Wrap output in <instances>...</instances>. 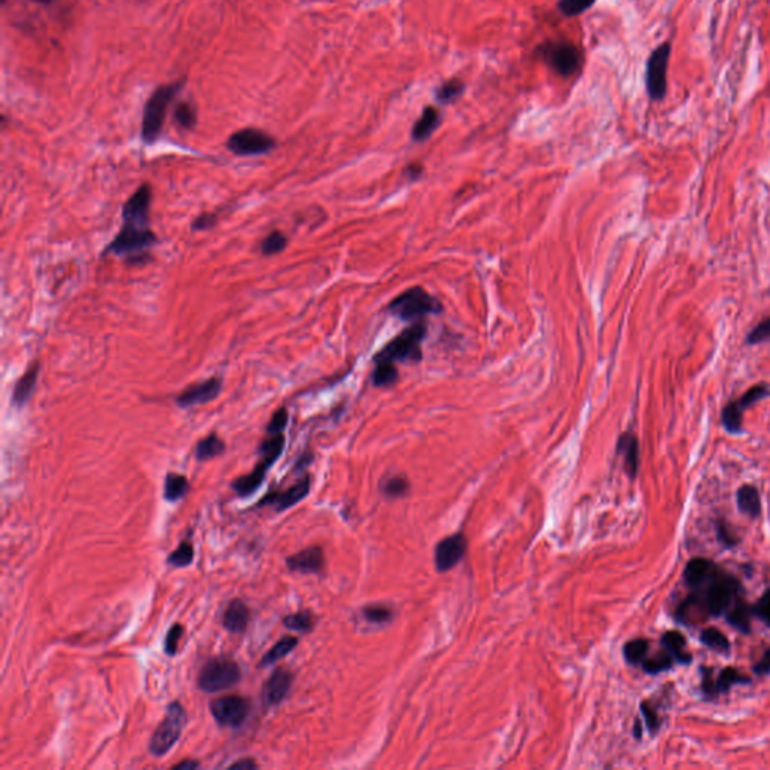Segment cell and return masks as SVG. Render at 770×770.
Returning <instances> with one entry per match:
<instances>
[{"label":"cell","instance_id":"6da1fadb","mask_svg":"<svg viewBox=\"0 0 770 770\" xmlns=\"http://www.w3.org/2000/svg\"><path fill=\"white\" fill-rule=\"evenodd\" d=\"M187 722V711L179 701L170 703L166 710V716L160 722L151 740H149V752L157 758L164 757L181 739V734L184 728H186Z\"/></svg>","mask_w":770,"mask_h":770},{"label":"cell","instance_id":"7a4b0ae2","mask_svg":"<svg viewBox=\"0 0 770 770\" xmlns=\"http://www.w3.org/2000/svg\"><path fill=\"white\" fill-rule=\"evenodd\" d=\"M536 53L551 70L565 78L577 74L584 61V54L577 45L565 40L545 41L539 45Z\"/></svg>","mask_w":770,"mask_h":770},{"label":"cell","instance_id":"3957f363","mask_svg":"<svg viewBox=\"0 0 770 770\" xmlns=\"http://www.w3.org/2000/svg\"><path fill=\"white\" fill-rule=\"evenodd\" d=\"M426 337V325L414 324L396 336L392 342L378 352L376 361H417L421 359V342Z\"/></svg>","mask_w":770,"mask_h":770},{"label":"cell","instance_id":"277c9868","mask_svg":"<svg viewBox=\"0 0 770 770\" xmlns=\"http://www.w3.org/2000/svg\"><path fill=\"white\" fill-rule=\"evenodd\" d=\"M241 680L239 665L229 658H212L206 662L198 677V686L206 694H215L231 689Z\"/></svg>","mask_w":770,"mask_h":770},{"label":"cell","instance_id":"5b68a950","mask_svg":"<svg viewBox=\"0 0 770 770\" xmlns=\"http://www.w3.org/2000/svg\"><path fill=\"white\" fill-rule=\"evenodd\" d=\"M155 243L157 236L148 227V224L124 222L122 229L107 247V251L116 256L134 258L137 255H143Z\"/></svg>","mask_w":770,"mask_h":770},{"label":"cell","instance_id":"8992f818","mask_svg":"<svg viewBox=\"0 0 770 770\" xmlns=\"http://www.w3.org/2000/svg\"><path fill=\"white\" fill-rule=\"evenodd\" d=\"M388 310L399 319L411 320L421 319L432 313H438L441 310V304L429 292L424 291L423 287H411V289L396 296L390 303Z\"/></svg>","mask_w":770,"mask_h":770},{"label":"cell","instance_id":"52a82bcc","mask_svg":"<svg viewBox=\"0 0 770 770\" xmlns=\"http://www.w3.org/2000/svg\"><path fill=\"white\" fill-rule=\"evenodd\" d=\"M179 90V85H167L154 92V95L148 100L143 113L142 136L143 140L152 143L162 133L163 124L166 119L167 107Z\"/></svg>","mask_w":770,"mask_h":770},{"label":"cell","instance_id":"ba28073f","mask_svg":"<svg viewBox=\"0 0 770 770\" xmlns=\"http://www.w3.org/2000/svg\"><path fill=\"white\" fill-rule=\"evenodd\" d=\"M671 52V42H662L649 56L646 65V90L651 101H662L666 97Z\"/></svg>","mask_w":770,"mask_h":770},{"label":"cell","instance_id":"9c48e42d","mask_svg":"<svg viewBox=\"0 0 770 770\" xmlns=\"http://www.w3.org/2000/svg\"><path fill=\"white\" fill-rule=\"evenodd\" d=\"M739 591L740 584L738 579L716 570L714 577L709 579V585L701 599L706 605L709 615H719L731 606Z\"/></svg>","mask_w":770,"mask_h":770},{"label":"cell","instance_id":"30bf717a","mask_svg":"<svg viewBox=\"0 0 770 770\" xmlns=\"http://www.w3.org/2000/svg\"><path fill=\"white\" fill-rule=\"evenodd\" d=\"M212 718L222 727H241L250 714V701L241 695H224L210 703Z\"/></svg>","mask_w":770,"mask_h":770},{"label":"cell","instance_id":"8fae6325","mask_svg":"<svg viewBox=\"0 0 770 770\" xmlns=\"http://www.w3.org/2000/svg\"><path fill=\"white\" fill-rule=\"evenodd\" d=\"M770 390L767 384H757L751 387L748 392L742 395L738 400H733L722 411V424L730 433H738L742 431L743 411L752 407L757 402L767 397Z\"/></svg>","mask_w":770,"mask_h":770},{"label":"cell","instance_id":"7c38bea8","mask_svg":"<svg viewBox=\"0 0 770 770\" xmlns=\"http://www.w3.org/2000/svg\"><path fill=\"white\" fill-rule=\"evenodd\" d=\"M275 146L271 136L256 128H246L236 131L227 140V148L236 155H260L267 154Z\"/></svg>","mask_w":770,"mask_h":770},{"label":"cell","instance_id":"4fadbf2b","mask_svg":"<svg viewBox=\"0 0 770 770\" xmlns=\"http://www.w3.org/2000/svg\"><path fill=\"white\" fill-rule=\"evenodd\" d=\"M308 492H310V476H306L300 481H298V483H295L291 488H287L284 491L270 492L267 497H263L259 501L258 505H259V507L271 505V507H274L275 512L280 513L283 510L294 507L295 504H298L301 500H304Z\"/></svg>","mask_w":770,"mask_h":770},{"label":"cell","instance_id":"5bb4252c","mask_svg":"<svg viewBox=\"0 0 770 770\" xmlns=\"http://www.w3.org/2000/svg\"><path fill=\"white\" fill-rule=\"evenodd\" d=\"M467 553V539L462 534H455L447 537L436 545L435 549V565L440 572H447L453 569L459 561L465 557Z\"/></svg>","mask_w":770,"mask_h":770},{"label":"cell","instance_id":"9a60e30c","mask_svg":"<svg viewBox=\"0 0 770 770\" xmlns=\"http://www.w3.org/2000/svg\"><path fill=\"white\" fill-rule=\"evenodd\" d=\"M294 683V674L280 666V668L274 670V673L268 677V680L263 683L262 687V699L263 704L267 707L279 706L282 701L289 694L291 687Z\"/></svg>","mask_w":770,"mask_h":770},{"label":"cell","instance_id":"2e32d148","mask_svg":"<svg viewBox=\"0 0 770 770\" xmlns=\"http://www.w3.org/2000/svg\"><path fill=\"white\" fill-rule=\"evenodd\" d=\"M220 392H222V379L214 376L199 384H194L188 387L187 390H184V392L176 397V404L184 408L203 405L214 400L218 395H220Z\"/></svg>","mask_w":770,"mask_h":770},{"label":"cell","instance_id":"e0dca14e","mask_svg":"<svg viewBox=\"0 0 770 770\" xmlns=\"http://www.w3.org/2000/svg\"><path fill=\"white\" fill-rule=\"evenodd\" d=\"M152 191L151 187L145 184L137 190L133 196L124 205L122 218L124 222L148 224L149 223V206H151Z\"/></svg>","mask_w":770,"mask_h":770},{"label":"cell","instance_id":"ac0fdd59","mask_svg":"<svg viewBox=\"0 0 770 770\" xmlns=\"http://www.w3.org/2000/svg\"><path fill=\"white\" fill-rule=\"evenodd\" d=\"M274 464H275L274 459L267 457V456H260V461L256 464L255 469H253L251 473H248L247 476L238 477L232 483V489L238 493L239 497H243V498H247V497L253 495V493H255L262 486L263 480H265L270 468Z\"/></svg>","mask_w":770,"mask_h":770},{"label":"cell","instance_id":"d6986e66","mask_svg":"<svg viewBox=\"0 0 770 770\" xmlns=\"http://www.w3.org/2000/svg\"><path fill=\"white\" fill-rule=\"evenodd\" d=\"M287 569L300 573H320L324 570V553L319 546L306 548L286 560Z\"/></svg>","mask_w":770,"mask_h":770},{"label":"cell","instance_id":"ffe728a7","mask_svg":"<svg viewBox=\"0 0 770 770\" xmlns=\"http://www.w3.org/2000/svg\"><path fill=\"white\" fill-rule=\"evenodd\" d=\"M250 622V609L239 599L232 601L227 605L223 614V626L231 634H243Z\"/></svg>","mask_w":770,"mask_h":770},{"label":"cell","instance_id":"44dd1931","mask_svg":"<svg viewBox=\"0 0 770 770\" xmlns=\"http://www.w3.org/2000/svg\"><path fill=\"white\" fill-rule=\"evenodd\" d=\"M716 572L714 563L706 558H694L686 565L685 569V582L691 589H698L701 585L709 582Z\"/></svg>","mask_w":770,"mask_h":770},{"label":"cell","instance_id":"7402d4cb","mask_svg":"<svg viewBox=\"0 0 770 770\" xmlns=\"http://www.w3.org/2000/svg\"><path fill=\"white\" fill-rule=\"evenodd\" d=\"M617 452L625 459V468L629 477L634 479L639 468V444L634 433H623L617 444Z\"/></svg>","mask_w":770,"mask_h":770},{"label":"cell","instance_id":"603a6c76","mask_svg":"<svg viewBox=\"0 0 770 770\" xmlns=\"http://www.w3.org/2000/svg\"><path fill=\"white\" fill-rule=\"evenodd\" d=\"M38 375H40V364L33 363L29 367V369L25 372V375L20 376V379H18L16 387H14V393H13L14 405H17V407L26 405V402L33 395V390H35V385H37V381H38Z\"/></svg>","mask_w":770,"mask_h":770},{"label":"cell","instance_id":"cb8c5ba5","mask_svg":"<svg viewBox=\"0 0 770 770\" xmlns=\"http://www.w3.org/2000/svg\"><path fill=\"white\" fill-rule=\"evenodd\" d=\"M441 122V114L435 107H426L423 110L420 119L412 128V139L416 142H424L432 136V133L438 128Z\"/></svg>","mask_w":770,"mask_h":770},{"label":"cell","instance_id":"d4e9b609","mask_svg":"<svg viewBox=\"0 0 770 770\" xmlns=\"http://www.w3.org/2000/svg\"><path fill=\"white\" fill-rule=\"evenodd\" d=\"M662 646L665 650H668L674 661L680 663H689L691 662V654L686 651V639L685 637L677 630H670L663 634L662 637Z\"/></svg>","mask_w":770,"mask_h":770},{"label":"cell","instance_id":"484cf974","mask_svg":"<svg viewBox=\"0 0 770 770\" xmlns=\"http://www.w3.org/2000/svg\"><path fill=\"white\" fill-rule=\"evenodd\" d=\"M190 491V481L186 476L169 473L164 480V500L169 503H178L187 495Z\"/></svg>","mask_w":770,"mask_h":770},{"label":"cell","instance_id":"4316f807","mask_svg":"<svg viewBox=\"0 0 770 770\" xmlns=\"http://www.w3.org/2000/svg\"><path fill=\"white\" fill-rule=\"evenodd\" d=\"M738 505L742 513L751 516V518H758V515L762 512V501L758 491L751 485L742 486L738 491Z\"/></svg>","mask_w":770,"mask_h":770},{"label":"cell","instance_id":"83f0119b","mask_svg":"<svg viewBox=\"0 0 770 770\" xmlns=\"http://www.w3.org/2000/svg\"><path fill=\"white\" fill-rule=\"evenodd\" d=\"M224 450H226L224 441L218 435L211 433L210 436H206V438H203V440H200L198 443L196 450H194V455H196L198 461L203 462V461H210V459H214L217 456L223 455Z\"/></svg>","mask_w":770,"mask_h":770},{"label":"cell","instance_id":"f1b7e54d","mask_svg":"<svg viewBox=\"0 0 770 770\" xmlns=\"http://www.w3.org/2000/svg\"><path fill=\"white\" fill-rule=\"evenodd\" d=\"M752 614H754V611H752L751 606H748L742 601H738L734 603L733 608H728L727 620H728V623L733 627L739 629L740 632H750Z\"/></svg>","mask_w":770,"mask_h":770},{"label":"cell","instance_id":"f546056e","mask_svg":"<svg viewBox=\"0 0 770 770\" xmlns=\"http://www.w3.org/2000/svg\"><path fill=\"white\" fill-rule=\"evenodd\" d=\"M296 646H298V638L289 637V635L283 637L279 642H275V644L268 650V653L265 654V656L262 658L259 666H268V665L279 662L280 659L287 656V654H289Z\"/></svg>","mask_w":770,"mask_h":770},{"label":"cell","instance_id":"4dcf8cb0","mask_svg":"<svg viewBox=\"0 0 770 770\" xmlns=\"http://www.w3.org/2000/svg\"><path fill=\"white\" fill-rule=\"evenodd\" d=\"M284 627L296 632H310L315 627V615L310 611H298L295 614H287L283 618Z\"/></svg>","mask_w":770,"mask_h":770},{"label":"cell","instance_id":"1f68e13d","mask_svg":"<svg viewBox=\"0 0 770 770\" xmlns=\"http://www.w3.org/2000/svg\"><path fill=\"white\" fill-rule=\"evenodd\" d=\"M464 90H465V85L462 80L452 78L436 90V100H438V102H443V104H452V102L461 98Z\"/></svg>","mask_w":770,"mask_h":770},{"label":"cell","instance_id":"d6a6232c","mask_svg":"<svg viewBox=\"0 0 770 770\" xmlns=\"http://www.w3.org/2000/svg\"><path fill=\"white\" fill-rule=\"evenodd\" d=\"M673 663H674L673 654L668 650H662L656 654H653V656L644 659V662H642V668H644V671L649 674H658L661 671L670 670Z\"/></svg>","mask_w":770,"mask_h":770},{"label":"cell","instance_id":"836d02e7","mask_svg":"<svg viewBox=\"0 0 770 770\" xmlns=\"http://www.w3.org/2000/svg\"><path fill=\"white\" fill-rule=\"evenodd\" d=\"M373 384L378 387H387L397 379V369L393 363L376 361V367L372 375Z\"/></svg>","mask_w":770,"mask_h":770},{"label":"cell","instance_id":"e575fe53","mask_svg":"<svg viewBox=\"0 0 770 770\" xmlns=\"http://www.w3.org/2000/svg\"><path fill=\"white\" fill-rule=\"evenodd\" d=\"M701 642H703V644L707 646L709 649H714L721 653H727L730 649V642L727 637L715 627H709L703 630V634H701Z\"/></svg>","mask_w":770,"mask_h":770},{"label":"cell","instance_id":"d590c367","mask_svg":"<svg viewBox=\"0 0 770 770\" xmlns=\"http://www.w3.org/2000/svg\"><path fill=\"white\" fill-rule=\"evenodd\" d=\"M750 682L748 677L742 675L735 668H726L719 674L718 680L715 682V695L721 692H727L731 686L735 683H746Z\"/></svg>","mask_w":770,"mask_h":770},{"label":"cell","instance_id":"8d00e7d4","mask_svg":"<svg viewBox=\"0 0 770 770\" xmlns=\"http://www.w3.org/2000/svg\"><path fill=\"white\" fill-rule=\"evenodd\" d=\"M194 560V548L190 542H182L179 546L172 551V554L167 558V563L175 567H187L190 566Z\"/></svg>","mask_w":770,"mask_h":770},{"label":"cell","instance_id":"74e56055","mask_svg":"<svg viewBox=\"0 0 770 770\" xmlns=\"http://www.w3.org/2000/svg\"><path fill=\"white\" fill-rule=\"evenodd\" d=\"M647 651H649L647 639H634L625 646V658L629 663L637 665V663L644 662Z\"/></svg>","mask_w":770,"mask_h":770},{"label":"cell","instance_id":"f35d334b","mask_svg":"<svg viewBox=\"0 0 770 770\" xmlns=\"http://www.w3.org/2000/svg\"><path fill=\"white\" fill-rule=\"evenodd\" d=\"M594 4L596 0H560L558 9L563 16L577 17L589 11Z\"/></svg>","mask_w":770,"mask_h":770},{"label":"cell","instance_id":"ab89813d","mask_svg":"<svg viewBox=\"0 0 770 770\" xmlns=\"http://www.w3.org/2000/svg\"><path fill=\"white\" fill-rule=\"evenodd\" d=\"M286 244H287V239L282 232H271L265 239L262 241L260 250H262L263 255L272 256V255H277V253L283 251Z\"/></svg>","mask_w":770,"mask_h":770},{"label":"cell","instance_id":"60d3db41","mask_svg":"<svg viewBox=\"0 0 770 770\" xmlns=\"http://www.w3.org/2000/svg\"><path fill=\"white\" fill-rule=\"evenodd\" d=\"M184 635V626L179 625V623H175L174 626H172L167 632L166 635V641H164V651L166 654H169V656H175V654L178 653V647H179V641Z\"/></svg>","mask_w":770,"mask_h":770},{"label":"cell","instance_id":"b9f144b4","mask_svg":"<svg viewBox=\"0 0 770 770\" xmlns=\"http://www.w3.org/2000/svg\"><path fill=\"white\" fill-rule=\"evenodd\" d=\"M175 119L182 128L190 130L193 128L194 124H196V112H194V109L190 104H187V102H182V104L176 107Z\"/></svg>","mask_w":770,"mask_h":770},{"label":"cell","instance_id":"7bdbcfd3","mask_svg":"<svg viewBox=\"0 0 770 770\" xmlns=\"http://www.w3.org/2000/svg\"><path fill=\"white\" fill-rule=\"evenodd\" d=\"M408 488H409V485H408L407 479L393 477V479H390L387 483L384 485V493L387 497L397 498V497L405 495V493L408 492Z\"/></svg>","mask_w":770,"mask_h":770},{"label":"cell","instance_id":"ee69618b","mask_svg":"<svg viewBox=\"0 0 770 770\" xmlns=\"http://www.w3.org/2000/svg\"><path fill=\"white\" fill-rule=\"evenodd\" d=\"M363 615L372 623H384V622H388L390 617H392V613H390V609L385 606L375 605V606L364 608Z\"/></svg>","mask_w":770,"mask_h":770},{"label":"cell","instance_id":"f6af8a7d","mask_svg":"<svg viewBox=\"0 0 770 770\" xmlns=\"http://www.w3.org/2000/svg\"><path fill=\"white\" fill-rule=\"evenodd\" d=\"M746 340H748L750 344H757V343L770 340V318H766L757 327H754V330L750 332V336Z\"/></svg>","mask_w":770,"mask_h":770},{"label":"cell","instance_id":"bcb514c9","mask_svg":"<svg viewBox=\"0 0 770 770\" xmlns=\"http://www.w3.org/2000/svg\"><path fill=\"white\" fill-rule=\"evenodd\" d=\"M752 611L770 627V589L760 597V601L752 608Z\"/></svg>","mask_w":770,"mask_h":770},{"label":"cell","instance_id":"7dc6e473","mask_svg":"<svg viewBox=\"0 0 770 770\" xmlns=\"http://www.w3.org/2000/svg\"><path fill=\"white\" fill-rule=\"evenodd\" d=\"M286 424H287V411L284 408H280L272 416V419H271V421L268 424V428H267V433L268 435L283 433Z\"/></svg>","mask_w":770,"mask_h":770},{"label":"cell","instance_id":"c3c4849f","mask_svg":"<svg viewBox=\"0 0 770 770\" xmlns=\"http://www.w3.org/2000/svg\"><path fill=\"white\" fill-rule=\"evenodd\" d=\"M641 710H642V715H644V718H646L647 728H649L651 733L658 731L659 727H661V721H659V716H658L656 711H654V710H653L649 704H646V703H642V704H641Z\"/></svg>","mask_w":770,"mask_h":770},{"label":"cell","instance_id":"681fc988","mask_svg":"<svg viewBox=\"0 0 770 770\" xmlns=\"http://www.w3.org/2000/svg\"><path fill=\"white\" fill-rule=\"evenodd\" d=\"M214 224H215V217L211 214H203L198 218V220H194L193 227L196 229V231H205V229H210Z\"/></svg>","mask_w":770,"mask_h":770},{"label":"cell","instance_id":"f907efd6","mask_svg":"<svg viewBox=\"0 0 770 770\" xmlns=\"http://www.w3.org/2000/svg\"><path fill=\"white\" fill-rule=\"evenodd\" d=\"M754 673L760 674V675H764V674L770 673V649L766 650V653L763 654V658L760 659V662H758L754 666Z\"/></svg>","mask_w":770,"mask_h":770},{"label":"cell","instance_id":"816d5d0a","mask_svg":"<svg viewBox=\"0 0 770 770\" xmlns=\"http://www.w3.org/2000/svg\"><path fill=\"white\" fill-rule=\"evenodd\" d=\"M231 767L232 769H258V764H256L255 760H253V758H244V760H239L236 763H232Z\"/></svg>","mask_w":770,"mask_h":770},{"label":"cell","instance_id":"f5cc1de1","mask_svg":"<svg viewBox=\"0 0 770 770\" xmlns=\"http://www.w3.org/2000/svg\"><path fill=\"white\" fill-rule=\"evenodd\" d=\"M174 767L181 769V770H194V769L200 767V763L196 762V760H191V758H187V760H184V762L175 764Z\"/></svg>","mask_w":770,"mask_h":770},{"label":"cell","instance_id":"db71d44e","mask_svg":"<svg viewBox=\"0 0 770 770\" xmlns=\"http://www.w3.org/2000/svg\"><path fill=\"white\" fill-rule=\"evenodd\" d=\"M718 534H719V539L722 540L723 543H727V545H734V543H735V542H734V539H733V536H730V533L727 531V528H726V527H719Z\"/></svg>","mask_w":770,"mask_h":770},{"label":"cell","instance_id":"11a10c76","mask_svg":"<svg viewBox=\"0 0 770 770\" xmlns=\"http://www.w3.org/2000/svg\"><path fill=\"white\" fill-rule=\"evenodd\" d=\"M639 733H641V728H639V721H637V723H635V735H637V738H639V735H641Z\"/></svg>","mask_w":770,"mask_h":770},{"label":"cell","instance_id":"9f6ffc18","mask_svg":"<svg viewBox=\"0 0 770 770\" xmlns=\"http://www.w3.org/2000/svg\"><path fill=\"white\" fill-rule=\"evenodd\" d=\"M37 2H41V4H52V2H54V0H37Z\"/></svg>","mask_w":770,"mask_h":770}]
</instances>
